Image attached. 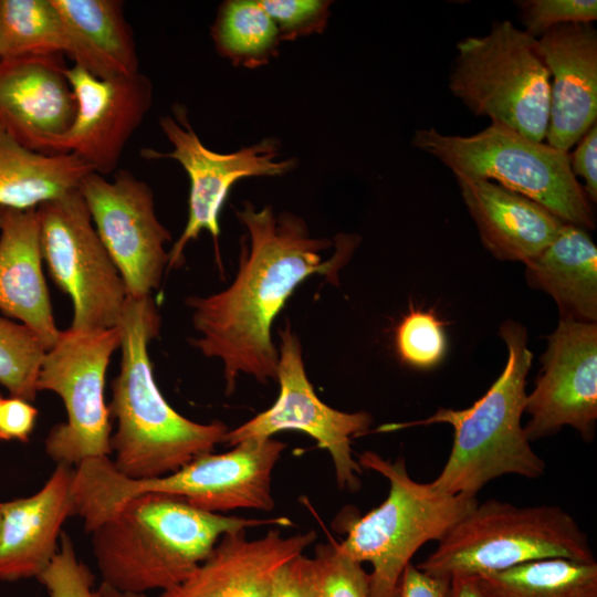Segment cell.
<instances>
[{
  "instance_id": "6da1fadb",
  "label": "cell",
  "mask_w": 597,
  "mask_h": 597,
  "mask_svg": "<svg viewBox=\"0 0 597 597\" xmlns=\"http://www.w3.org/2000/svg\"><path fill=\"white\" fill-rule=\"evenodd\" d=\"M235 214L245 234L234 280L216 294L187 300L200 334L190 343L205 356L221 360L227 395L241 374L260 383L276 380L279 349L271 336L275 317L308 276L337 280L360 240L355 234L337 235L336 252L324 261L321 252L332 242L311 237L301 217L275 214L271 207L256 210L250 202Z\"/></svg>"
},
{
  "instance_id": "7a4b0ae2",
  "label": "cell",
  "mask_w": 597,
  "mask_h": 597,
  "mask_svg": "<svg viewBox=\"0 0 597 597\" xmlns=\"http://www.w3.org/2000/svg\"><path fill=\"white\" fill-rule=\"evenodd\" d=\"M161 317L151 295L127 296L118 327L119 373L108 406L117 428L111 437L114 468L122 475L146 480L172 473L211 452L229 431L221 421L200 423L177 412L161 395L153 374L148 346Z\"/></svg>"
},
{
  "instance_id": "3957f363",
  "label": "cell",
  "mask_w": 597,
  "mask_h": 597,
  "mask_svg": "<svg viewBox=\"0 0 597 597\" xmlns=\"http://www.w3.org/2000/svg\"><path fill=\"white\" fill-rule=\"evenodd\" d=\"M262 525L289 526L291 521L211 513L177 496L147 493L121 505L91 533L102 582L145 594L184 582L224 534Z\"/></svg>"
},
{
  "instance_id": "277c9868",
  "label": "cell",
  "mask_w": 597,
  "mask_h": 597,
  "mask_svg": "<svg viewBox=\"0 0 597 597\" xmlns=\"http://www.w3.org/2000/svg\"><path fill=\"white\" fill-rule=\"evenodd\" d=\"M507 348L501 375L488 391L464 409L439 408L430 417L381 428L389 431L411 426L447 423L453 442L440 474L429 483L441 495L475 496L490 481L506 474L527 479L544 475L546 464L531 447L522 426L526 404V377L533 354L525 327L504 322L499 332Z\"/></svg>"
},
{
  "instance_id": "5b68a950",
  "label": "cell",
  "mask_w": 597,
  "mask_h": 597,
  "mask_svg": "<svg viewBox=\"0 0 597 597\" xmlns=\"http://www.w3.org/2000/svg\"><path fill=\"white\" fill-rule=\"evenodd\" d=\"M285 447L273 438L249 439L228 452L201 454L172 473L146 480L122 475L108 457L86 459L74 469V514L91 533L121 505L147 493L177 496L211 513L271 511L272 472Z\"/></svg>"
},
{
  "instance_id": "8992f818",
  "label": "cell",
  "mask_w": 597,
  "mask_h": 597,
  "mask_svg": "<svg viewBox=\"0 0 597 597\" xmlns=\"http://www.w3.org/2000/svg\"><path fill=\"white\" fill-rule=\"evenodd\" d=\"M362 469L373 470L389 483L380 505L363 516L344 514L337 543L349 558L369 563L370 597H394L399 579L416 552L429 541H440L479 502L467 494H437L429 483L413 480L404 458L394 461L375 451L358 454Z\"/></svg>"
},
{
  "instance_id": "52a82bcc",
  "label": "cell",
  "mask_w": 597,
  "mask_h": 597,
  "mask_svg": "<svg viewBox=\"0 0 597 597\" xmlns=\"http://www.w3.org/2000/svg\"><path fill=\"white\" fill-rule=\"evenodd\" d=\"M546 558L595 562L587 534L562 507L488 500L462 517L417 567L451 577L499 572Z\"/></svg>"
},
{
  "instance_id": "ba28073f",
  "label": "cell",
  "mask_w": 597,
  "mask_h": 597,
  "mask_svg": "<svg viewBox=\"0 0 597 597\" xmlns=\"http://www.w3.org/2000/svg\"><path fill=\"white\" fill-rule=\"evenodd\" d=\"M412 145L453 175L494 181L586 231L596 226L589 199L572 172L566 151L496 123L470 136L446 135L433 127L417 129Z\"/></svg>"
},
{
  "instance_id": "9c48e42d",
  "label": "cell",
  "mask_w": 597,
  "mask_h": 597,
  "mask_svg": "<svg viewBox=\"0 0 597 597\" xmlns=\"http://www.w3.org/2000/svg\"><path fill=\"white\" fill-rule=\"evenodd\" d=\"M551 77L537 39L511 21L457 43L449 90L476 116L543 142L549 116Z\"/></svg>"
},
{
  "instance_id": "30bf717a",
  "label": "cell",
  "mask_w": 597,
  "mask_h": 597,
  "mask_svg": "<svg viewBox=\"0 0 597 597\" xmlns=\"http://www.w3.org/2000/svg\"><path fill=\"white\" fill-rule=\"evenodd\" d=\"M121 341L118 326L67 328L45 352L36 389L59 395L66 411V420L55 425L45 439V451L56 463L77 465L112 453L111 412L104 390L107 367Z\"/></svg>"
},
{
  "instance_id": "8fae6325",
  "label": "cell",
  "mask_w": 597,
  "mask_h": 597,
  "mask_svg": "<svg viewBox=\"0 0 597 597\" xmlns=\"http://www.w3.org/2000/svg\"><path fill=\"white\" fill-rule=\"evenodd\" d=\"M43 260L73 304L74 331L116 327L127 298L125 283L77 189L36 208Z\"/></svg>"
},
{
  "instance_id": "7c38bea8",
  "label": "cell",
  "mask_w": 597,
  "mask_h": 597,
  "mask_svg": "<svg viewBox=\"0 0 597 597\" xmlns=\"http://www.w3.org/2000/svg\"><path fill=\"white\" fill-rule=\"evenodd\" d=\"M174 115H165L159 125L172 145L169 153L144 148L146 159H174L178 161L189 177L188 220L186 227L168 252V268L184 264L186 245L198 238L202 230L213 237L220 235L219 217L231 187L247 177H274L291 171L296 166L294 158L279 160V140L268 137L249 147L220 154L207 148L190 123L187 111L176 104Z\"/></svg>"
},
{
  "instance_id": "4fadbf2b",
  "label": "cell",
  "mask_w": 597,
  "mask_h": 597,
  "mask_svg": "<svg viewBox=\"0 0 597 597\" xmlns=\"http://www.w3.org/2000/svg\"><path fill=\"white\" fill-rule=\"evenodd\" d=\"M279 336L277 399L265 411L229 430L223 442L234 447L249 439L273 438L275 433L285 430L302 431L315 439L318 448L331 454L337 485L352 492L357 491L363 469L353 457L350 442L353 437L369 429L373 421L370 413L345 412L323 402L307 378L302 346L291 325L286 324Z\"/></svg>"
},
{
  "instance_id": "5bb4252c",
  "label": "cell",
  "mask_w": 597,
  "mask_h": 597,
  "mask_svg": "<svg viewBox=\"0 0 597 597\" xmlns=\"http://www.w3.org/2000/svg\"><path fill=\"white\" fill-rule=\"evenodd\" d=\"M96 232L125 283L127 295H151L168 268L170 232L158 220L150 187L129 170L112 181L94 171L80 184Z\"/></svg>"
},
{
  "instance_id": "9a60e30c",
  "label": "cell",
  "mask_w": 597,
  "mask_h": 597,
  "mask_svg": "<svg viewBox=\"0 0 597 597\" xmlns=\"http://www.w3.org/2000/svg\"><path fill=\"white\" fill-rule=\"evenodd\" d=\"M541 362L534 389L526 396V437L535 441L569 426L591 441L597 420L596 323L561 318Z\"/></svg>"
},
{
  "instance_id": "2e32d148",
  "label": "cell",
  "mask_w": 597,
  "mask_h": 597,
  "mask_svg": "<svg viewBox=\"0 0 597 597\" xmlns=\"http://www.w3.org/2000/svg\"><path fill=\"white\" fill-rule=\"evenodd\" d=\"M66 76L75 96L76 113L66 133L53 143L50 154H72L94 172L112 174L151 106V82L140 72L100 78L74 64L67 67Z\"/></svg>"
},
{
  "instance_id": "e0dca14e",
  "label": "cell",
  "mask_w": 597,
  "mask_h": 597,
  "mask_svg": "<svg viewBox=\"0 0 597 597\" xmlns=\"http://www.w3.org/2000/svg\"><path fill=\"white\" fill-rule=\"evenodd\" d=\"M63 55L0 60V128L22 146L51 155L72 125L76 101Z\"/></svg>"
},
{
  "instance_id": "ac0fdd59",
  "label": "cell",
  "mask_w": 597,
  "mask_h": 597,
  "mask_svg": "<svg viewBox=\"0 0 597 597\" xmlns=\"http://www.w3.org/2000/svg\"><path fill=\"white\" fill-rule=\"evenodd\" d=\"M315 540V531L284 536L273 528L255 540L247 530L227 533L184 582L158 597H269L279 569Z\"/></svg>"
},
{
  "instance_id": "d6986e66",
  "label": "cell",
  "mask_w": 597,
  "mask_h": 597,
  "mask_svg": "<svg viewBox=\"0 0 597 597\" xmlns=\"http://www.w3.org/2000/svg\"><path fill=\"white\" fill-rule=\"evenodd\" d=\"M549 73L547 145L568 151L597 123V31L567 23L537 39Z\"/></svg>"
},
{
  "instance_id": "ffe728a7",
  "label": "cell",
  "mask_w": 597,
  "mask_h": 597,
  "mask_svg": "<svg viewBox=\"0 0 597 597\" xmlns=\"http://www.w3.org/2000/svg\"><path fill=\"white\" fill-rule=\"evenodd\" d=\"M74 469L57 467L29 498L1 503L0 580L38 577L56 554L61 528L74 515Z\"/></svg>"
},
{
  "instance_id": "44dd1931",
  "label": "cell",
  "mask_w": 597,
  "mask_h": 597,
  "mask_svg": "<svg viewBox=\"0 0 597 597\" xmlns=\"http://www.w3.org/2000/svg\"><path fill=\"white\" fill-rule=\"evenodd\" d=\"M454 177L484 248L499 260L525 264L549 245L565 224L537 202L494 181Z\"/></svg>"
},
{
  "instance_id": "7402d4cb",
  "label": "cell",
  "mask_w": 597,
  "mask_h": 597,
  "mask_svg": "<svg viewBox=\"0 0 597 597\" xmlns=\"http://www.w3.org/2000/svg\"><path fill=\"white\" fill-rule=\"evenodd\" d=\"M42 261L36 208L3 209L0 223V312L29 327L48 350L61 331L53 317Z\"/></svg>"
},
{
  "instance_id": "603a6c76",
  "label": "cell",
  "mask_w": 597,
  "mask_h": 597,
  "mask_svg": "<svg viewBox=\"0 0 597 597\" xmlns=\"http://www.w3.org/2000/svg\"><path fill=\"white\" fill-rule=\"evenodd\" d=\"M525 265L528 284L554 298L561 318L596 323L597 248L586 230L565 223Z\"/></svg>"
},
{
  "instance_id": "cb8c5ba5",
  "label": "cell",
  "mask_w": 597,
  "mask_h": 597,
  "mask_svg": "<svg viewBox=\"0 0 597 597\" xmlns=\"http://www.w3.org/2000/svg\"><path fill=\"white\" fill-rule=\"evenodd\" d=\"M72 33L78 65L100 78L139 72L132 29L118 0H52Z\"/></svg>"
},
{
  "instance_id": "d4e9b609",
  "label": "cell",
  "mask_w": 597,
  "mask_h": 597,
  "mask_svg": "<svg viewBox=\"0 0 597 597\" xmlns=\"http://www.w3.org/2000/svg\"><path fill=\"white\" fill-rule=\"evenodd\" d=\"M93 169L72 154L33 151L0 128V208L35 209L74 189Z\"/></svg>"
},
{
  "instance_id": "484cf974",
  "label": "cell",
  "mask_w": 597,
  "mask_h": 597,
  "mask_svg": "<svg viewBox=\"0 0 597 597\" xmlns=\"http://www.w3.org/2000/svg\"><path fill=\"white\" fill-rule=\"evenodd\" d=\"M488 597H597V563L546 558L475 575Z\"/></svg>"
},
{
  "instance_id": "4316f807",
  "label": "cell",
  "mask_w": 597,
  "mask_h": 597,
  "mask_svg": "<svg viewBox=\"0 0 597 597\" xmlns=\"http://www.w3.org/2000/svg\"><path fill=\"white\" fill-rule=\"evenodd\" d=\"M53 54L77 59L75 40L52 0H0V60Z\"/></svg>"
},
{
  "instance_id": "83f0119b",
  "label": "cell",
  "mask_w": 597,
  "mask_h": 597,
  "mask_svg": "<svg viewBox=\"0 0 597 597\" xmlns=\"http://www.w3.org/2000/svg\"><path fill=\"white\" fill-rule=\"evenodd\" d=\"M217 51L235 66L255 69L277 53L280 34L259 0L224 1L211 27Z\"/></svg>"
},
{
  "instance_id": "f1b7e54d",
  "label": "cell",
  "mask_w": 597,
  "mask_h": 597,
  "mask_svg": "<svg viewBox=\"0 0 597 597\" xmlns=\"http://www.w3.org/2000/svg\"><path fill=\"white\" fill-rule=\"evenodd\" d=\"M46 349L25 325L0 316V384L10 396L35 399L40 366Z\"/></svg>"
},
{
  "instance_id": "f546056e",
  "label": "cell",
  "mask_w": 597,
  "mask_h": 597,
  "mask_svg": "<svg viewBox=\"0 0 597 597\" xmlns=\"http://www.w3.org/2000/svg\"><path fill=\"white\" fill-rule=\"evenodd\" d=\"M307 586L308 597H370L368 574L336 542L317 545L308 557Z\"/></svg>"
},
{
  "instance_id": "4dcf8cb0",
  "label": "cell",
  "mask_w": 597,
  "mask_h": 597,
  "mask_svg": "<svg viewBox=\"0 0 597 597\" xmlns=\"http://www.w3.org/2000/svg\"><path fill=\"white\" fill-rule=\"evenodd\" d=\"M396 347L406 364L420 369L434 367L447 350L443 323L432 311L411 308L396 329Z\"/></svg>"
},
{
  "instance_id": "1f68e13d",
  "label": "cell",
  "mask_w": 597,
  "mask_h": 597,
  "mask_svg": "<svg viewBox=\"0 0 597 597\" xmlns=\"http://www.w3.org/2000/svg\"><path fill=\"white\" fill-rule=\"evenodd\" d=\"M50 597H97L94 576L77 558L73 543L61 534L60 546L48 567L36 577Z\"/></svg>"
},
{
  "instance_id": "d6a6232c",
  "label": "cell",
  "mask_w": 597,
  "mask_h": 597,
  "mask_svg": "<svg viewBox=\"0 0 597 597\" xmlns=\"http://www.w3.org/2000/svg\"><path fill=\"white\" fill-rule=\"evenodd\" d=\"M515 3L524 31L535 39L557 25L597 20L596 0H520Z\"/></svg>"
},
{
  "instance_id": "836d02e7",
  "label": "cell",
  "mask_w": 597,
  "mask_h": 597,
  "mask_svg": "<svg viewBox=\"0 0 597 597\" xmlns=\"http://www.w3.org/2000/svg\"><path fill=\"white\" fill-rule=\"evenodd\" d=\"M275 22L280 41L322 33L329 17L327 0H259Z\"/></svg>"
},
{
  "instance_id": "e575fe53",
  "label": "cell",
  "mask_w": 597,
  "mask_h": 597,
  "mask_svg": "<svg viewBox=\"0 0 597 597\" xmlns=\"http://www.w3.org/2000/svg\"><path fill=\"white\" fill-rule=\"evenodd\" d=\"M38 409L22 398H3L0 406V440L27 442L33 431Z\"/></svg>"
},
{
  "instance_id": "d590c367",
  "label": "cell",
  "mask_w": 597,
  "mask_h": 597,
  "mask_svg": "<svg viewBox=\"0 0 597 597\" xmlns=\"http://www.w3.org/2000/svg\"><path fill=\"white\" fill-rule=\"evenodd\" d=\"M576 149L569 156V165L575 177L585 180L583 186L589 201H597V123H595L576 143Z\"/></svg>"
},
{
  "instance_id": "8d00e7d4",
  "label": "cell",
  "mask_w": 597,
  "mask_h": 597,
  "mask_svg": "<svg viewBox=\"0 0 597 597\" xmlns=\"http://www.w3.org/2000/svg\"><path fill=\"white\" fill-rule=\"evenodd\" d=\"M450 577L426 573L409 563L405 568L394 597H447Z\"/></svg>"
},
{
  "instance_id": "74e56055",
  "label": "cell",
  "mask_w": 597,
  "mask_h": 597,
  "mask_svg": "<svg viewBox=\"0 0 597 597\" xmlns=\"http://www.w3.org/2000/svg\"><path fill=\"white\" fill-rule=\"evenodd\" d=\"M308 557L303 554L284 564L275 575L269 597H308Z\"/></svg>"
},
{
  "instance_id": "f35d334b",
  "label": "cell",
  "mask_w": 597,
  "mask_h": 597,
  "mask_svg": "<svg viewBox=\"0 0 597 597\" xmlns=\"http://www.w3.org/2000/svg\"><path fill=\"white\" fill-rule=\"evenodd\" d=\"M447 597H488L480 588L476 576L455 574L450 577Z\"/></svg>"
},
{
  "instance_id": "ab89813d",
  "label": "cell",
  "mask_w": 597,
  "mask_h": 597,
  "mask_svg": "<svg viewBox=\"0 0 597 597\" xmlns=\"http://www.w3.org/2000/svg\"><path fill=\"white\" fill-rule=\"evenodd\" d=\"M96 596L97 597H146L145 594L118 590L103 582L96 588Z\"/></svg>"
},
{
  "instance_id": "60d3db41",
  "label": "cell",
  "mask_w": 597,
  "mask_h": 597,
  "mask_svg": "<svg viewBox=\"0 0 597 597\" xmlns=\"http://www.w3.org/2000/svg\"><path fill=\"white\" fill-rule=\"evenodd\" d=\"M2 214H3V209L0 208V223H1V220H2Z\"/></svg>"
},
{
  "instance_id": "b9f144b4",
  "label": "cell",
  "mask_w": 597,
  "mask_h": 597,
  "mask_svg": "<svg viewBox=\"0 0 597 597\" xmlns=\"http://www.w3.org/2000/svg\"><path fill=\"white\" fill-rule=\"evenodd\" d=\"M2 400H3V397L1 396V392H0V406H1Z\"/></svg>"
},
{
  "instance_id": "7bdbcfd3",
  "label": "cell",
  "mask_w": 597,
  "mask_h": 597,
  "mask_svg": "<svg viewBox=\"0 0 597 597\" xmlns=\"http://www.w3.org/2000/svg\"><path fill=\"white\" fill-rule=\"evenodd\" d=\"M0 523H1V503H0Z\"/></svg>"
}]
</instances>
